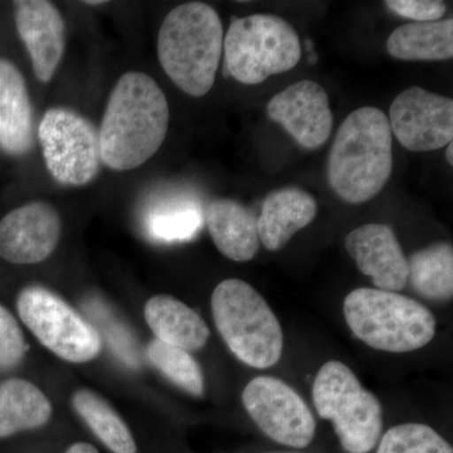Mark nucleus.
<instances>
[{"label": "nucleus", "instance_id": "nucleus-1", "mask_svg": "<svg viewBox=\"0 0 453 453\" xmlns=\"http://www.w3.org/2000/svg\"><path fill=\"white\" fill-rule=\"evenodd\" d=\"M168 127V100L160 86L146 73L122 74L98 130L103 163L116 172L138 168L162 148Z\"/></svg>", "mask_w": 453, "mask_h": 453}, {"label": "nucleus", "instance_id": "nucleus-2", "mask_svg": "<svg viewBox=\"0 0 453 453\" xmlns=\"http://www.w3.org/2000/svg\"><path fill=\"white\" fill-rule=\"evenodd\" d=\"M392 130L377 107L351 112L340 125L327 160V180L351 204L374 198L392 174Z\"/></svg>", "mask_w": 453, "mask_h": 453}, {"label": "nucleus", "instance_id": "nucleus-3", "mask_svg": "<svg viewBox=\"0 0 453 453\" xmlns=\"http://www.w3.org/2000/svg\"><path fill=\"white\" fill-rule=\"evenodd\" d=\"M222 20L201 2L178 5L164 19L157 37L163 70L181 91L202 97L213 88L223 52Z\"/></svg>", "mask_w": 453, "mask_h": 453}, {"label": "nucleus", "instance_id": "nucleus-4", "mask_svg": "<svg viewBox=\"0 0 453 453\" xmlns=\"http://www.w3.org/2000/svg\"><path fill=\"white\" fill-rule=\"evenodd\" d=\"M344 315L357 339L388 353L417 350L436 335L434 314L398 292L357 288L345 297Z\"/></svg>", "mask_w": 453, "mask_h": 453}, {"label": "nucleus", "instance_id": "nucleus-5", "mask_svg": "<svg viewBox=\"0 0 453 453\" xmlns=\"http://www.w3.org/2000/svg\"><path fill=\"white\" fill-rule=\"evenodd\" d=\"M214 324L241 362L257 369L275 365L281 357L283 334L276 315L250 283L225 280L211 295Z\"/></svg>", "mask_w": 453, "mask_h": 453}, {"label": "nucleus", "instance_id": "nucleus-6", "mask_svg": "<svg viewBox=\"0 0 453 453\" xmlns=\"http://www.w3.org/2000/svg\"><path fill=\"white\" fill-rule=\"evenodd\" d=\"M225 73L243 85H259L288 73L301 58L299 35L273 14L234 18L223 41Z\"/></svg>", "mask_w": 453, "mask_h": 453}, {"label": "nucleus", "instance_id": "nucleus-7", "mask_svg": "<svg viewBox=\"0 0 453 453\" xmlns=\"http://www.w3.org/2000/svg\"><path fill=\"white\" fill-rule=\"evenodd\" d=\"M312 398L319 416L333 422L345 451L368 453L374 449L381 432L380 403L349 366L338 360L325 363L316 375Z\"/></svg>", "mask_w": 453, "mask_h": 453}, {"label": "nucleus", "instance_id": "nucleus-8", "mask_svg": "<svg viewBox=\"0 0 453 453\" xmlns=\"http://www.w3.org/2000/svg\"><path fill=\"white\" fill-rule=\"evenodd\" d=\"M38 139L47 169L59 184L82 187L97 177L103 165L100 135L80 113L65 107L47 110Z\"/></svg>", "mask_w": 453, "mask_h": 453}, {"label": "nucleus", "instance_id": "nucleus-9", "mask_svg": "<svg viewBox=\"0 0 453 453\" xmlns=\"http://www.w3.org/2000/svg\"><path fill=\"white\" fill-rule=\"evenodd\" d=\"M17 309L35 338L61 359L86 363L100 353L96 329L47 288H25L18 296Z\"/></svg>", "mask_w": 453, "mask_h": 453}, {"label": "nucleus", "instance_id": "nucleus-10", "mask_svg": "<svg viewBox=\"0 0 453 453\" xmlns=\"http://www.w3.org/2000/svg\"><path fill=\"white\" fill-rule=\"evenodd\" d=\"M242 401L256 425L277 443L303 449L314 440L316 423L311 411L282 380L255 378L244 388Z\"/></svg>", "mask_w": 453, "mask_h": 453}, {"label": "nucleus", "instance_id": "nucleus-11", "mask_svg": "<svg viewBox=\"0 0 453 453\" xmlns=\"http://www.w3.org/2000/svg\"><path fill=\"white\" fill-rule=\"evenodd\" d=\"M390 130L411 151H432L453 139V100L414 86L390 106Z\"/></svg>", "mask_w": 453, "mask_h": 453}, {"label": "nucleus", "instance_id": "nucleus-12", "mask_svg": "<svg viewBox=\"0 0 453 453\" xmlns=\"http://www.w3.org/2000/svg\"><path fill=\"white\" fill-rule=\"evenodd\" d=\"M267 113L309 150L323 146L333 131L334 116L326 91L309 80L294 83L271 98Z\"/></svg>", "mask_w": 453, "mask_h": 453}, {"label": "nucleus", "instance_id": "nucleus-13", "mask_svg": "<svg viewBox=\"0 0 453 453\" xmlns=\"http://www.w3.org/2000/svg\"><path fill=\"white\" fill-rule=\"evenodd\" d=\"M61 219L52 205L33 202L0 220V257L33 265L49 258L61 237Z\"/></svg>", "mask_w": 453, "mask_h": 453}, {"label": "nucleus", "instance_id": "nucleus-14", "mask_svg": "<svg viewBox=\"0 0 453 453\" xmlns=\"http://www.w3.org/2000/svg\"><path fill=\"white\" fill-rule=\"evenodd\" d=\"M14 11L18 35L31 57L33 71L41 82H50L65 53L64 18L46 0L14 2Z\"/></svg>", "mask_w": 453, "mask_h": 453}, {"label": "nucleus", "instance_id": "nucleus-15", "mask_svg": "<svg viewBox=\"0 0 453 453\" xmlns=\"http://www.w3.org/2000/svg\"><path fill=\"white\" fill-rule=\"evenodd\" d=\"M349 255L360 273L372 277L380 290L398 292L408 283V259L389 226L365 225L345 238Z\"/></svg>", "mask_w": 453, "mask_h": 453}, {"label": "nucleus", "instance_id": "nucleus-16", "mask_svg": "<svg viewBox=\"0 0 453 453\" xmlns=\"http://www.w3.org/2000/svg\"><path fill=\"white\" fill-rule=\"evenodd\" d=\"M35 120L25 77L17 65L0 58V149L20 157L35 144Z\"/></svg>", "mask_w": 453, "mask_h": 453}, {"label": "nucleus", "instance_id": "nucleus-17", "mask_svg": "<svg viewBox=\"0 0 453 453\" xmlns=\"http://www.w3.org/2000/svg\"><path fill=\"white\" fill-rule=\"evenodd\" d=\"M316 213L318 203L305 190L295 187L275 190L262 204L257 219L259 242L270 251H279L315 219Z\"/></svg>", "mask_w": 453, "mask_h": 453}, {"label": "nucleus", "instance_id": "nucleus-18", "mask_svg": "<svg viewBox=\"0 0 453 453\" xmlns=\"http://www.w3.org/2000/svg\"><path fill=\"white\" fill-rule=\"evenodd\" d=\"M204 223L219 251L235 262L251 261L259 250L255 213L232 199H216L204 211Z\"/></svg>", "mask_w": 453, "mask_h": 453}, {"label": "nucleus", "instance_id": "nucleus-19", "mask_svg": "<svg viewBox=\"0 0 453 453\" xmlns=\"http://www.w3.org/2000/svg\"><path fill=\"white\" fill-rule=\"evenodd\" d=\"M144 315L157 340L188 353L199 350L210 339V327L201 316L168 295L151 297L146 303Z\"/></svg>", "mask_w": 453, "mask_h": 453}, {"label": "nucleus", "instance_id": "nucleus-20", "mask_svg": "<svg viewBox=\"0 0 453 453\" xmlns=\"http://www.w3.org/2000/svg\"><path fill=\"white\" fill-rule=\"evenodd\" d=\"M50 416L49 398L31 381L13 378L0 383V438L40 428Z\"/></svg>", "mask_w": 453, "mask_h": 453}, {"label": "nucleus", "instance_id": "nucleus-21", "mask_svg": "<svg viewBox=\"0 0 453 453\" xmlns=\"http://www.w3.org/2000/svg\"><path fill=\"white\" fill-rule=\"evenodd\" d=\"M387 50L401 61H445L453 57V19L408 23L387 41Z\"/></svg>", "mask_w": 453, "mask_h": 453}, {"label": "nucleus", "instance_id": "nucleus-22", "mask_svg": "<svg viewBox=\"0 0 453 453\" xmlns=\"http://www.w3.org/2000/svg\"><path fill=\"white\" fill-rule=\"evenodd\" d=\"M204 211L196 202L172 199L151 205L145 213L146 234L160 243L187 242L201 232Z\"/></svg>", "mask_w": 453, "mask_h": 453}, {"label": "nucleus", "instance_id": "nucleus-23", "mask_svg": "<svg viewBox=\"0 0 453 453\" xmlns=\"http://www.w3.org/2000/svg\"><path fill=\"white\" fill-rule=\"evenodd\" d=\"M408 280L426 299L446 301L453 294V250L438 242L413 253L408 261Z\"/></svg>", "mask_w": 453, "mask_h": 453}, {"label": "nucleus", "instance_id": "nucleus-24", "mask_svg": "<svg viewBox=\"0 0 453 453\" xmlns=\"http://www.w3.org/2000/svg\"><path fill=\"white\" fill-rule=\"evenodd\" d=\"M73 403L98 440L113 453H136L135 440L120 416L96 393L77 390Z\"/></svg>", "mask_w": 453, "mask_h": 453}, {"label": "nucleus", "instance_id": "nucleus-25", "mask_svg": "<svg viewBox=\"0 0 453 453\" xmlns=\"http://www.w3.org/2000/svg\"><path fill=\"white\" fill-rule=\"evenodd\" d=\"M92 326L104 336L115 356L130 368H140L142 354L138 340L121 319L116 318L111 309L97 297H91L83 303ZM100 335V338H101Z\"/></svg>", "mask_w": 453, "mask_h": 453}, {"label": "nucleus", "instance_id": "nucleus-26", "mask_svg": "<svg viewBox=\"0 0 453 453\" xmlns=\"http://www.w3.org/2000/svg\"><path fill=\"white\" fill-rule=\"evenodd\" d=\"M146 356L149 362L179 388L196 396L204 393L201 366L188 351L155 339L146 349Z\"/></svg>", "mask_w": 453, "mask_h": 453}, {"label": "nucleus", "instance_id": "nucleus-27", "mask_svg": "<svg viewBox=\"0 0 453 453\" xmlns=\"http://www.w3.org/2000/svg\"><path fill=\"white\" fill-rule=\"evenodd\" d=\"M377 453H453L452 447L434 428L419 423L392 427L381 438Z\"/></svg>", "mask_w": 453, "mask_h": 453}, {"label": "nucleus", "instance_id": "nucleus-28", "mask_svg": "<svg viewBox=\"0 0 453 453\" xmlns=\"http://www.w3.org/2000/svg\"><path fill=\"white\" fill-rule=\"evenodd\" d=\"M27 345L19 324L7 308L0 305V368L16 366L25 357Z\"/></svg>", "mask_w": 453, "mask_h": 453}, {"label": "nucleus", "instance_id": "nucleus-29", "mask_svg": "<svg viewBox=\"0 0 453 453\" xmlns=\"http://www.w3.org/2000/svg\"><path fill=\"white\" fill-rule=\"evenodd\" d=\"M387 7L414 23L437 22L445 16L447 5L441 0H388Z\"/></svg>", "mask_w": 453, "mask_h": 453}, {"label": "nucleus", "instance_id": "nucleus-30", "mask_svg": "<svg viewBox=\"0 0 453 453\" xmlns=\"http://www.w3.org/2000/svg\"><path fill=\"white\" fill-rule=\"evenodd\" d=\"M65 453H98V451L94 446L88 445V443L79 442L71 446Z\"/></svg>", "mask_w": 453, "mask_h": 453}, {"label": "nucleus", "instance_id": "nucleus-31", "mask_svg": "<svg viewBox=\"0 0 453 453\" xmlns=\"http://www.w3.org/2000/svg\"><path fill=\"white\" fill-rule=\"evenodd\" d=\"M453 145H452V142H449V146H447V150H446V157H447V162H449V164H453Z\"/></svg>", "mask_w": 453, "mask_h": 453}, {"label": "nucleus", "instance_id": "nucleus-32", "mask_svg": "<svg viewBox=\"0 0 453 453\" xmlns=\"http://www.w3.org/2000/svg\"><path fill=\"white\" fill-rule=\"evenodd\" d=\"M305 44H306V50H308L309 52H312V50H314V43H312L311 41L306 40Z\"/></svg>", "mask_w": 453, "mask_h": 453}, {"label": "nucleus", "instance_id": "nucleus-33", "mask_svg": "<svg viewBox=\"0 0 453 453\" xmlns=\"http://www.w3.org/2000/svg\"><path fill=\"white\" fill-rule=\"evenodd\" d=\"M106 2H103V0H98V2H85V4L89 5H97V4H105Z\"/></svg>", "mask_w": 453, "mask_h": 453}, {"label": "nucleus", "instance_id": "nucleus-34", "mask_svg": "<svg viewBox=\"0 0 453 453\" xmlns=\"http://www.w3.org/2000/svg\"><path fill=\"white\" fill-rule=\"evenodd\" d=\"M316 61H318V57H316L314 53H311V56H310V62H311V64H316Z\"/></svg>", "mask_w": 453, "mask_h": 453}]
</instances>
